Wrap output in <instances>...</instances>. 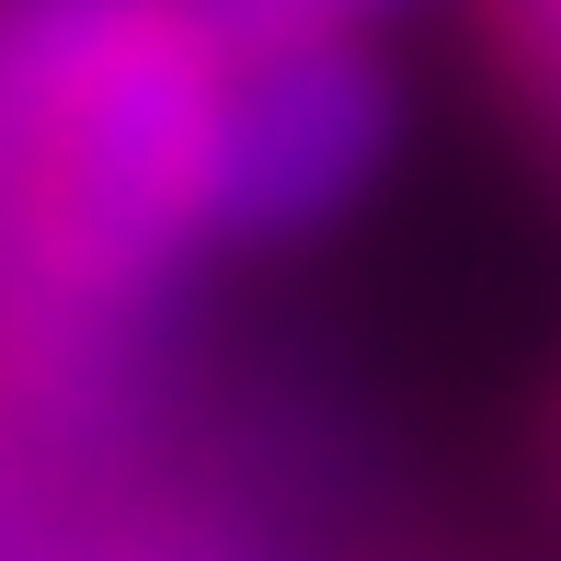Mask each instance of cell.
I'll return each instance as SVG.
<instances>
[{"instance_id":"obj_1","label":"cell","mask_w":561,"mask_h":561,"mask_svg":"<svg viewBox=\"0 0 561 561\" xmlns=\"http://www.w3.org/2000/svg\"><path fill=\"white\" fill-rule=\"evenodd\" d=\"M401 149V81L367 35H229L218 115V252H287L355 218Z\"/></svg>"},{"instance_id":"obj_2","label":"cell","mask_w":561,"mask_h":561,"mask_svg":"<svg viewBox=\"0 0 561 561\" xmlns=\"http://www.w3.org/2000/svg\"><path fill=\"white\" fill-rule=\"evenodd\" d=\"M218 12V35H367V46H390L401 23L424 12V0H207Z\"/></svg>"},{"instance_id":"obj_3","label":"cell","mask_w":561,"mask_h":561,"mask_svg":"<svg viewBox=\"0 0 561 561\" xmlns=\"http://www.w3.org/2000/svg\"><path fill=\"white\" fill-rule=\"evenodd\" d=\"M58 561H252L229 527L207 516H115V527H92L81 550H58Z\"/></svg>"},{"instance_id":"obj_4","label":"cell","mask_w":561,"mask_h":561,"mask_svg":"<svg viewBox=\"0 0 561 561\" xmlns=\"http://www.w3.org/2000/svg\"><path fill=\"white\" fill-rule=\"evenodd\" d=\"M481 23H493L504 69H516L527 92H550V104H561V0H481Z\"/></svg>"},{"instance_id":"obj_5","label":"cell","mask_w":561,"mask_h":561,"mask_svg":"<svg viewBox=\"0 0 561 561\" xmlns=\"http://www.w3.org/2000/svg\"><path fill=\"white\" fill-rule=\"evenodd\" d=\"M550 447H561V424H550Z\"/></svg>"}]
</instances>
